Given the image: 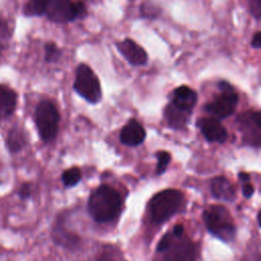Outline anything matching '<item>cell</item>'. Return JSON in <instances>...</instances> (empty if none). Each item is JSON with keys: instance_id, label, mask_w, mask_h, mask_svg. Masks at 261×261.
<instances>
[{"instance_id": "cell-10", "label": "cell", "mask_w": 261, "mask_h": 261, "mask_svg": "<svg viewBox=\"0 0 261 261\" xmlns=\"http://www.w3.org/2000/svg\"><path fill=\"white\" fill-rule=\"evenodd\" d=\"M116 49L132 65H145L148 62V54L145 49L137 44L133 39L125 38L115 43Z\"/></svg>"}, {"instance_id": "cell-17", "label": "cell", "mask_w": 261, "mask_h": 261, "mask_svg": "<svg viewBox=\"0 0 261 261\" xmlns=\"http://www.w3.org/2000/svg\"><path fill=\"white\" fill-rule=\"evenodd\" d=\"M5 145L10 153H17L21 151L27 145V138L23 129L16 124L10 127L7 132Z\"/></svg>"}, {"instance_id": "cell-28", "label": "cell", "mask_w": 261, "mask_h": 261, "mask_svg": "<svg viewBox=\"0 0 261 261\" xmlns=\"http://www.w3.org/2000/svg\"><path fill=\"white\" fill-rule=\"evenodd\" d=\"M251 45H252L254 48H261V32L255 33V35H254L253 38H252Z\"/></svg>"}, {"instance_id": "cell-18", "label": "cell", "mask_w": 261, "mask_h": 261, "mask_svg": "<svg viewBox=\"0 0 261 261\" xmlns=\"http://www.w3.org/2000/svg\"><path fill=\"white\" fill-rule=\"evenodd\" d=\"M48 1L42 0H30L23 4L22 13L25 16H41L46 14Z\"/></svg>"}, {"instance_id": "cell-7", "label": "cell", "mask_w": 261, "mask_h": 261, "mask_svg": "<svg viewBox=\"0 0 261 261\" xmlns=\"http://www.w3.org/2000/svg\"><path fill=\"white\" fill-rule=\"evenodd\" d=\"M86 14L87 9L83 2L69 0H49L46 9L47 18L55 23L70 22Z\"/></svg>"}, {"instance_id": "cell-30", "label": "cell", "mask_w": 261, "mask_h": 261, "mask_svg": "<svg viewBox=\"0 0 261 261\" xmlns=\"http://www.w3.org/2000/svg\"><path fill=\"white\" fill-rule=\"evenodd\" d=\"M253 261H261V257H258V258H255Z\"/></svg>"}, {"instance_id": "cell-24", "label": "cell", "mask_w": 261, "mask_h": 261, "mask_svg": "<svg viewBox=\"0 0 261 261\" xmlns=\"http://www.w3.org/2000/svg\"><path fill=\"white\" fill-rule=\"evenodd\" d=\"M161 13V8L154 3L144 2L140 6V14L145 18H157Z\"/></svg>"}, {"instance_id": "cell-15", "label": "cell", "mask_w": 261, "mask_h": 261, "mask_svg": "<svg viewBox=\"0 0 261 261\" xmlns=\"http://www.w3.org/2000/svg\"><path fill=\"white\" fill-rule=\"evenodd\" d=\"M211 193L214 198L230 202L236 198V190L225 176H216L211 180Z\"/></svg>"}, {"instance_id": "cell-22", "label": "cell", "mask_w": 261, "mask_h": 261, "mask_svg": "<svg viewBox=\"0 0 261 261\" xmlns=\"http://www.w3.org/2000/svg\"><path fill=\"white\" fill-rule=\"evenodd\" d=\"M154 155L157 159V165H156V170H155L156 174L161 175L166 171V168L171 160V155L169 152L164 151V150L157 151Z\"/></svg>"}, {"instance_id": "cell-11", "label": "cell", "mask_w": 261, "mask_h": 261, "mask_svg": "<svg viewBox=\"0 0 261 261\" xmlns=\"http://www.w3.org/2000/svg\"><path fill=\"white\" fill-rule=\"evenodd\" d=\"M197 126L210 143H224L227 139V132L218 118L213 116L201 117L197 120Z\"/></svg>"}, {"instance_id": "cell-5", "label": "cell", "mask_w": 261, "mask_h": 261, "mask_svg": "<svg viewBox=\"0 0 261 261\" xmlns=\"http://www.w3.org/2000/svg\"><path fill=\"white\" fill-rule=\"evenodd\" d=\"M73 91L92 104L98 103L102 98V89L98 76L86 63H80L75 68Z\"/></svg>"}, {"instance_id": "cell-2", "label": "cell", "mask_w": 261, "mask_h": 261, "mask_svg": "<svg viewBox=\"0 0 261 261\" xmlns=\"http://www.w3.org/2000/svg\"><path fill=\"white\" fill-rule=\"evenodd\" d=\"M184 202L185 196L177 189H165L156 193L148 203L151 221L156 224L167 221L181 209Z\"/></svg>"}, {"instance_id": "cell-14", "label": "cell", "mask_w": 261, "mask_h": 261, "mask_svg": "<svg viewBox=\"0 0 261 261\" xmlns=\"http://www.w3.org/2000/svg\"><path fill=\"white\" fill-rule=\"evenodd\" d=\"M198 100L197 93L190 87L182 85L177 88H175L172 91L170 102L174 104L175 106L192 112L193 108L195 107Z\"/></svg>"}, {"instance_id": "cell-12", "label": "cell", "mask_w": 261, "mask_h": 261, "mask_svg": "<svg viewBox=\"0 0 261 261\" xmlns=\"http://www.w3.org/2000/svg\"><path fill=\"white\" fill-rule=\"evenodd\" d=\"M146 138L144 126L135 118H130L121 128L119 133V141L121 144L128 147L141 145Z\"/></svg>"}, {"instance_id": "cell-20", "label": "cell", "mask_w": 261, "mask_h": 261, "mask_svg": "<svg viewBox=\"0 0 261 261\" xmlns=\"http://www.w3.org/2000/svg\"><path fill=\"white\" fill-rule=\"evenodd\" d=\"M54 238H55L56 242H58L59 244H61L63 246H74V244L79 242V238L76 236L65 230L64 227L60 226L59 223L55 227Z\"/></svg>"}, {"instance_id": "cell-1", "label": "cell", "mask_w": 261, "mask_h": 261, "mask_svg": "<svg viewBox=\"0 0 261 261\" xmlns=\"http://www.w3.org/2000/svg\"><path fill=\"white\" fill-rule=\"evenodd\" d=\"M122 200L119 192L109 185L97 187L89 196L88 211L99 223L114 220L120 213Z\"/></svg>"}, {"instance_id": "cell-16", "label": "cell", "mask_w": 261, "mask_h": 261, "mask_svg": "<svg viewBox=\"0 0 261 261\" xmlns=\"http://www.w3.org/2000/svg\"><path fill=\"white\" fill-rule=\"evenodd\" d=\"M17 94L10 87L1 84L0 86V115L2 119L8 118L15 110Z\"/></svg>"}, {"instance_id": "cell-26", "label": "cell", "mask_w": 261, "mask_h": 261, "mask_svg": "<svg viewBox=\"0 0 261 261\" xmlns=\"http://www.w3.org/2000/svg\"><path fill=\"white\" fill-rule=\"evenodd\" d=\"M251 13L258 19H261V0H251L249 2Z\"/></svg>"}, {"instance_id": "cell-29", "label": "cell", "mask_w": 261, "mask_h": 261, "mask_svg": "<svg viewBox=\"0 0 261 261\" xmlns=\"http://www.w3.org/2000/svg\"><path fill=\"white\" fill-rule=\"evenodd\" d=\"M258 222H259V224H260V226H261V211H260L259 214H258Z\"/></svg>"}, {"instance_id": "cell-25", "label": "cell", "mask_w": 261, "mask_h": 261, "mask_svg": "<svg viewBox=\"0 0 261 261\" xmlns=\"http://www.w3.org/2000/svg\"><path fill=\"white\" fill-rule=\"evenodd\" d=\"M17 195L21 200H27L32 195V186L30 182H23L17 191Z\"/></svg>"}, {"instance_id": "cell-23", "label": "cell", "mask_w": 261, "mask_h": 261, "mask_svg": "<svg viewBox=\"0 0 261 261\" xmlns=\"http://www.w3.org/2000/svg\"><path fill=\"white\" fill-rule=\"evenodd\" d=\"M44 50H45V60L50 63L58 61L62 54L59 47L53 42H47L44 45Z\"/></svg>"}, {"instance_id": "cell-9", "label": "cell", "mask_w": 261, "mask_h": 261, "mask_svg": "<svg viewBox=\"0 0 261 261\" xmlns=\"http://www.w3.org/2000/svg\"><path fill=\"white\" fill-rule=\"evenodd\" d=\"M169 242L164 251V261H196L195 244L184 234L175 237L172 231H168Z\"/></svg>"}, {"instance_id": "cell-6", "label": "cell", "mask_w": 261, "mask_h": 261, "mask_svg": "<svg viewBox=\"0 0 261 261\" xmlns=\"http://www.w3.org/2000/svg\"><path fill=\"white\" fill-rule=\"evenodd\" d=\"M219 94L205 105V110L215 118H225L236 109L239 97L231 85L225 81L218 83Z\"/></svg>"}, {"instance_id": "cell-27", "label": "cell", "mask_w": 261, "mask_h": 261, "mask_svg": "<svg viewBox=\"0 0 261 261\" xmlns=\"http://www.w3.org/2000/svg\"><path fill=\"white\" fill-rule=\"evenodd\" d=\"M242 192H243V195H244L246 198H249V197H251V196L253 195L254 189H253V186L250 184V181H248V182H243Z\"/></svg>"}, {"instance_id": "cell-21", "label": "cell", "mask_w": 261, "mask_h": 261, "mask_svg": "<svg viewBox=\"0 0 261 261\" xmlns=\"http://www.w3.org/2000/svg\"><path fill=\"white\" fill-rule=\"evenodd\" d=\"M97 261H124L122 253L113 246H104Z\"/></svg>"}, {"instance_id": "cell-13", "label": "cell", "mask_w": 261, "mask_h": 261, "mask_svg": "<svg viewBox=\"0 0 261 261\" xmlns=\"http://www.w3.org/2000/svg\"><path fill=\"white\" fill-rule=\"evenodd\" d=\"M163 115L168 126L178 130L186 127V125L189 123L192 116V112L186 111L175 106L169 101V103L166 104V106L164 107Z\"/></svg>"}, {"instance_id": "cell-8", "label": "cell", "mask_w": 261, "mask_h": 261, "mask_svg": "<svg viewBox=\"0 0 261 261\" xmlns=\"http://www.w3.org/2000/svg\"><path fill=\"white\" fill-rule=\"evenodd\" d=\"M237 124L246 145L261 148V111L243 112L238 116Z\"/></svg>"}, {"instance_id": "cell-4", "label": "cell", "mask_w": 261, "mask_h": 261, "mask_svg": "<svg viewBox=\"0 0 261 261\" xmlns=\"http://www.w3.org/2000/svg\"><path fill=\"white\" fill-rule=\"evenodd\" d=\"M34 119L41 140L45 143L52 142L58 133L60 120L55 105L49 100L40 101L36 106Z\"/></svg>"}, {"instance_id": "cell-19", "label": "cell", "mask_w": 261, "mask_h": 261, "mask_svg": "<svg viewBox=\"0 0 261 261\" xmlns=\"http://www.w3.org/2000/svg\"><path fill=\"white\" fill-rule=\"evenodd\" d=\"M82 179V172L77 166H72L65 169L61 174V180L65 188L76 186Z\"/></svg>"}, {"instance_id": "cell-3", "label": "cell", "mask_w": 261, "mask_h": 261, "mask_svg": "<svg viewBox=\"0 0 261 261\" xmlns=\"http://www.w3.org/2000/svg\"><path fill=\"white\" fill-rule=\"evenodd\" d=\"M207 229L216 238L229 242L236 236V226L229 211L222 205H211L203 212Z\"/></svg>"}]
</instances>
